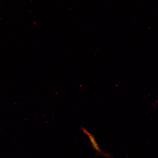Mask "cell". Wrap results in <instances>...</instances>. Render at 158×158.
Returning a JSON list of instances; mask_svg holds the SVG:
<instances>
[{"label":"cell","mask_w":158,"mask_h":158,"mask_svg":"<svg viewBox=\"0 0 158 158\" xmlns=\"http://www.w3.org/2000/svg\"><path fill=\"white\" fill-rule=\"evenodd\" d=\"M81 129L84 133L88 136L93 148L94 150H95L97 151V156L100 155L101 156H102L106 158H114L112 154L105 152L103 150L101 149L97 142L94 136L92 134L90 133L86 128L84 127H82Z\"/></svg>","instance_id":"6da1fadb"}]
</instances>
